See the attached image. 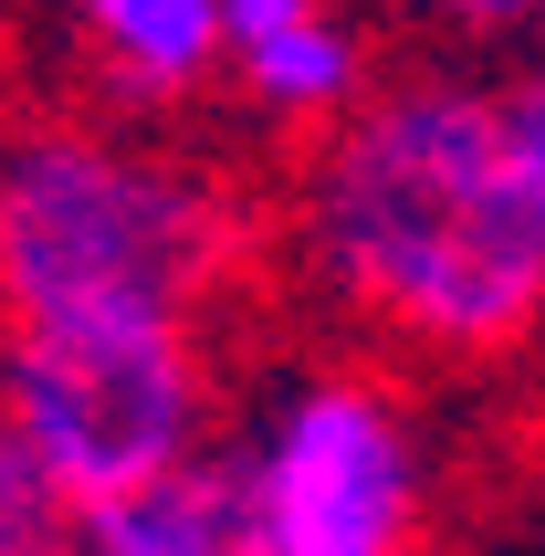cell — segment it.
<instances>
[{
    "label": "cell",
    "instance_id": "obj_1",
    "mask_svg": "<svg viewBox=\"0 0 545 556\" xmlns=\"http://www.w3.org/2000/svg\"><path fill=\"white\" fill-rule=\"evenodd\" d=\"M283 231L315 294L409 357L504 368L545 337V263L504 168L493 74L420 63L367 85L326 137H304Z\"/></svg>",
    "mask_w": 545,
    "mask_h": 556
},
{
    "label": "cell",
    "instance_id": "obj_2",
    "mask_svg": "<svg viewBox=\"0 0 545 556\" xmlns=\"http://www.w3.org/2000/svg\"><path fill=\"white\" fill-rule=\"evenodd\" d=\"M252 211L211 157L105 116L0 126V337H211Z\"/></svg>",
    "mask_w": 545,
    "mask_h": 556
},
{
    "label": "cell",
    "instance_id": "obj_3",
    "mask_svg": "<svg viewBox=\"0 0 545 556\" xmlns=\"http://www.w3.org/2000/svg\"><path fill=\"white\" fill-rule=\"evenodd\" d=\"M231 483L263 556H420L430 441L378 368H283L231 431Z\"/></svg>",
    "mask_w": 545,
    "mask_h": 556
},
{
    "label": "cell",
    "instance_id": "obj_4",
    "mask_svg": "<svg viewBox=\"0 0 545 556\" xmlns=\"http://www.w3.org/2000/svg\"><path fill=\"white\" fill-rule=\"evenodd\" d=\"M220 431L211 337H0V441L63 515L168 483Z\"/></svg>",
    "mask_w": 545,
    "mask_h": 556
},
{
    "label": "cell",
    "instance_id": "obj_5",
    "mask_svg": "<svg viewBox=\"0 0 545 556\" xmlns=\"http://www.w3.org/2000/svg\"><path fill=\"white\" fill-rule=\"evenodd\" d=\"M220 85L263 126L326 137L378 85V31L357 0H220Z\"/></svg>",
    "mask_w": 545,
    "mask_h": 556
},
{
    "label": "cell",
    "instance_id": "obj_6",
    "mask_svg": "<svg viewBox=\"0 0 545 556\" xmlns=\"http://www.w3.org/2000/svg\"><path fill=\"white\" fill-rule=\"evenodd\" d=\"M63 31L126 105H189L220 85V0H63Z\"/></svg>",
    "mask_w": 545,
    "mask_h": 556
},
{
    "label": "cell",
    "instance_id": "obj_7",
    "mask_svg": "<svg viewBox=\"0 0 545 556\" xmlns=\"http://www.w3.org/2000/svg\"><path fill=\"white\" fill-rule=\"evenodd\" d=\"M63 535H74V556H263L252 504H242V483H231L220 452L179 463L168 483L105 504V515H74Z\"/></svg>",
    "mask_w": 545,
    "mask_h": 556
},
{
    "label": "cell",
    "instance_id": "obj_8",
    "mask_svg": "<svg viewBox=\"0 0 545 556\" xmlns=\"http://www.w3.org/2000/svg\"><path fill=\"white\" fill-rule=\"evenodd\" d=\"M493 126H504V168H515L524 231H535V263H545V53L493 74Z\"/></svg>",
    "mask_w": 545,
    "mask_h": 556
},
{
    "label": "cell",
    "instance_id": "obj_9",
    "mask_svg": "<svg viewBox=\"0 0 545 556\" xmlns=\"http://www.w3.org/2000/svg\"><path fill=\"white\" fill-rule=\"evenodd\" d=\"M63 526H74V515H63V504L31 483V463L0 441V556H11V546H42V535H63Z\"/></svg>",
    "mask_w": 545,
    "mask_h": 556
},
{
    "label": "cell",
    "instance_id": "obj_10",
    "mask_svg": "<svg viewBox=\"0 0 545 556\" xmlns=\"http://www.w3.org/2000/svg\"><path fill=\"white\" fill-rule=\"evenodd\" d=\"M398 11H420L441 31H535L545 0H398Z\"/></svg>",
    "mask_w": 545,
    "mask_h": 556
}]
</instances>
